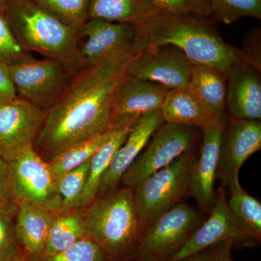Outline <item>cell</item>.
<instances>
[{
  "mask_svg": "<svg viewBox=\"0 0 261 261\" xmlns=\"http://www.w3.org/2000/svg\"><path fill=\"white\" fill-rule=\"evenodd\" d=\"M133 56L132 51L121 53L75 74L46 112L34 141V150L45 162L70 146L111 129L115 93Z\"/></svg>",
  "mask_w": 261,
  "mask_h": 261,
  "instance_id": "1",
  "label": "cell"
},
{
  "mask_svg": "<svg viewBox=\"0 0 261 261\" xmlns=\"http://www.w3.org/2000/svg\"><path fill=\"white\" fill-rule=\"evenodd\" d=\"M212 19L191 15L160 13L135 25L134 55L147 48L171 45L192 64L207 65L226 73L239 60L237 49L225 42Z\"/></svg>",
  "mask_w": 261,
  "mask_h": 261,
  "instance_id": "2",
  "label": "cell"
},
{
  "mask_svg": "<svg viewBox=\"0 0 261 261\" xmlns=\"http://www.w3.org/2000/svg\"><path fill=\"white\" fill-rule=\"evenodd\" d=\"M86 235L112 261L135 256L147 226L141 217L133 189L117 187L84 209Z\"/></svg>",
  "mask_w": 261,
  "mask_h": 261,
  "instance_id": "3",
  "label": "cell"
},
{
  "mask_svg": "<svg viewBox=\"0 0 261 261\" xmlns=\"http://www.w3.org/2000/svg\"><path fill=\"white\" fill-rule=\"evenodd\" d=\"M20 47L57 60L76 71L87 68L78 51L79 31L34 0H14L3 8Z\"/></svg>",
  "mask_w": 261,
  "mask_h": 261,
  "instance_id": "4",
  "label": "cell"
},
{
  "mask_svg": "<svg viewBox=\"0 0 261 261\" xmlns=\"http://www.w3.org/2000/svg\"><path fill=\"white\" fill-rule=\"evenodd\" d=\"M16 95L47 112L59 101L78 72L63 62L35 58L8 65Z\"/></svg>",
  "mask_w": 261,
  "mask_h": 261,
  "instance_id": "5",
  "label": "cell"
},
{
  "mask_svg": "<svg viewBox=\"0 0 261 261\" xmlns=\"http://www.w3.org/2000/svg\"><path fill=\"white\" fill-rule=\"evenodd\" d=\"M195 158L194 149L187 151L134 189L137 207L147 228L160 215L181 202L188 193Z\"/></svg>",
  "mask_w": 261,
  "mask_h": 261,
  "instance_id": "6",
  "label": "cell"
},
{
  "mask_svg": "<svg viewBox=\"0 0 261 261\" xmlns=\"http://www.w3.org/2000/svg\"><path fill=\"white\" fill-rule=\"evenodd\" d=\"M195 137L194 127L163 123L124 173L122 185L134 190L150 175L194 149Z\"/></svg>",
  "mask_w": 261,
  "mask_h": 261,
  "instance_id": "7",
  "label": "cell"
},
{
  "mask_svg": "<svg viewBox=\"0 0 261 261\" xmlns=\"http://www.w3.org/2000/svg\"><path fill=\"white\" fill-rule=\"evenodd\" d=\"M202 215L180 202L158 216L147 226L135 257L162 261L181 248L202 224Z\"/></svg>",
  "mask_w": 261,
  "mask_h": 261,
  "instance_id": "8",
  "label": "cell"
},
{
  "mask_svg": "<svg viewBox=\"0 0 261 261\" xmlns=\"http://www.w3.org/2000/svg\"><path fill=\"white\" fill-rule=\"evenodd\" d=\"M9 166L12 186L15 199L61 212V202L57 192L47 163L34 148L19 155L13 161H7Z\"/></svg>",
  "mask_w": 261,
  "mask_h": 261,
  "instance_id": "9",
  "label": "cell"
},
{
  "mask_svg": "<svg viewBox=\"0 0 261 261\" xmlns=\"http://www.w3.org/2000/svg\"><path fill=\"white\" fill-rule=\"evenodd\" d=\"M261 149V122L231 118L226 122L220 149L217 177L231 193L242 190L239 173L243 163Z\"/></svg>",
  "mask_w": 261,
  "mask_h": 261,
  "instance_id": "10",
  "label": "cell"
},
{
  "mask_svg": "<svg viewBox=\"0 0 261 261\" xmlns=\"http://www.w3.org/2000/svg\"><path fill=\"white\" fill-rule=\"evenodd\" d=\"M46 112L17 96L0 106V155L13 161L29 149L45 118Z\"/></svg>",
  "mask_w": 261,
  "mask_h": 261,
  "instance_id": "11",
  "label": "cell"
},
{
  "mask_svg": "<svg viewBox=\"0 0 261 261\" xmlns=\"http://www.w3.org/2000/svg\"><path fill=\"white\" fill-rule=\"evenodd\" d=\"M209 213L208 218L196 229L186 243L172 255L162 261H180L226 240L247 244L255 242L228 208L226 187L224 185H221L216 193V200Z\"/></svg>",
  "mask_w": 261,
  "mask_h": 261,
  "instance_id": "12",
  "label": "cell"
},
{
  "mask_svg": "<svg viewBox=\"0 0 261 261\" xmlns=\"http://www.w3.org/2000/svg\"><path fill=\"white\" fill-rule=\"evenodd\" d=\"M192 63L171 45L147 48L134 55L126 75L161 84L168 89L187 87Z\"/></svg>",
  "mask_w": 261,
  "mask_h": 261,
  "instance_id": "13",
  "label": "cell"
},
{
  "mask_svg": "<svg viewBox=\"0 0 261 261\" xmlns=\"http://www.w3.org/2000/svg\"><path fill=\"white\" fill-rule=\"evenodd\" d=\"M135 25L89 18L79 32L78 51L87 67L132 51Z\"/></svg>",
  "mask_w": 261,
  "mask_h": 261,
  "instance_id": "14",
  "label": "cell"
},
{
  "mask_svg": "<svg viewBox=\"0 0 261 261\" xmlns=\"http://www.w3.org/2000/svg\"><path fill=\"white\" fill-rule=\"evenodd\" d=\"M225 116L202 128L203 140L198 157L195 158L190 170L189 192L202 211L209 212L214 201L215 182L217 178L220 149L226 124Z\"/></svg>",
  "mask_w": 261,
  "mask_h": 261,
  "instance_id": "15",
  "label": "cell"
},
{
  "mask_svg": "<svg viewBox=\"0 0 261 261\" xmlns=\"http://www.w3.org/2000/svg\"><path fill=\"white\" fill-rule=\"evenodd\" d=\"M164 123L161 110L139 117L126 140L116 151L109 167L103 175L98 188L97 197L118 187L123 175L145 148L154 132Z\"/></svg>",
  "mask_w": 261,
  "mask_h": 261,
  "instance_id": "16",
  "label": "cell"
},
{
  "mask_svg": "<svg viewBox=\"0 0 261 261\" xmlns=\"http://www.w3.org/2000/svg\"><path fill=\"white\" fill-rule=\"evenodd\" d=\"M226 80V110L232 118L260 121V72L238 61L228 68Z\"/></svg>",
  "mask_w": 261,
  "mask_h": 261,
  "instance_id": "17",
  "label": "cell"
},
{
  "mask_svg": "<svg viewBox=\"0 0 261 261\" xmlns=\"http://www.w3.org/2000/svg\"><path fill=\"white\" fill-rule=\"evenodd\" d=\"M169 90L161 84L125 75L115 93L113 122L121 117L140 116L161 110Z\"/></svg>",
  "mask_w": 261,
  "mask_h": 261,
  "instance_id": "18",
  "label": "cell"
},
{
  "mask_svg": "<svg viewBox=\"0 0 261 261\" xmlns=\"http://www.w3.org/2000/svg\"><path fill=\"white\" fill-rule=\"evenodd\" d=\"M58 214L29 202L18 204L15 232L25 257L36 258L42 255L49 228Z\"/></svg>",
  "mask_w": 261,
  "mask_h": 261,
  "instance_id": "19",
  "label": "cell"
},
{
  "mask_svg": "<svg viewBox=\"0 0 261 261\" xmlns=\"http://www.w3.org/2000/svg\"><path fill=\"white\" fill-rule=\"evenodd\" d=\"M139 117H121L113 122L114 128L112 135L89 161L87 183L75 210L86 208L95 200L103 175L109 167L113 155L126 140L132 126Z\"/></svg>",
  "mask_w": 261,
  "mask_h": 261,
  "instance_id": "20",
  "label": "cell"
},
{
  "mask_svg": "<svg viewBox=\"0 0 261 261\" xmlns=\"http://www.w3.org/2000/svg\"><path fill=\"white\" fill-rule=\"evenodd\" d=\"M187 88L215 118L226 111V73L207 65L192 64Z\"/></svg>",
  "mask_w": 261,
  "mask_h": 261,
  "instance_id": "21",
  "label": "cell"
},
{
  "mask_svg": "<svg viewBox=\"0 0 261 261\" xmlns=\"http://www.w3.org/2000/svg\"><path fill=\"white\" fill-rule=\"evenodd\" d=\"M161 110L165 123L201 129L219 119L207 113L187 87L170 89Z\"/></svg>",
  "mask_w": 261,
  "mask_h": 261,
  "instance_id": "22",
  "label": "cell"
},
{
  "mask_svg": "<svg viewBox=\"0 0 261 261\" xmlns=\"http://www.w3.org/2000/svg\"><path fill=\"white\" fill-rule=\"evenodd\" d=\"M161 13L151 0H90L89 18L138 24Z\"/></svg>",
  "mask_w": 261,
  "mask_h": 261,
  "instance_id": "23",
  "label": "cell"
},
{
  "mask_svg": "<svg viewBox=\"0 0 261 261\" xmlns=\"http://www.w3.org/2000/svg\"><path fill=\"white\" fill-rule=\"evenodd\" d=\"M85 236L84 209L59 213L49 228L45 247L41 256L63 251Z\"/></svg>",
  "mask_w": 261,
  "mask_h": 261,
  "instance_id": "24",
  "label": "cell"
},
{
  "mask_svg": "<svg viewBox=\"0 0 261 261\" xmlns=\"http://www.w3.org/2000/svg\"><path fill=\"white\" fill-rule=\"evenodd\" d=\"M113 128V124L111 129L106 133L70 146L48 161V168L53 179L56 181L62 175L82 166L92 159L99 147L112 135Z\"/></svg>",
  "mask_w": 261,
  "mask_h": 261,
  "instance_id": "25",
  "label": "cell"
},
{
  "mask_svg": "<svg viewBox=\"0 0 261 261\" xmlns=\"http://www.w3.org/2000/svg\"><path fill=\"white\" fill-rule=\"evenodd\" d=\"M227 200L228 208L255 242L261 239V204L260 201L243 189L231 193Z\"/></svg>",
  "mask_w": 261,
  "mask_h": 261,
  "instance_id": "26",
  "label": "cell"
},
{
  "mask_svg": "<svg viewBox=\"0 0 261 261\" xmlns=\"http://www.w3.org/2000/svg\"><path fill=\"white\" fill-rule=\"evenodd\" d=\"M89 161L56 180L57 192L61 202L60 213L75 210L87 183Z\"/></svg>",
  "mask_w": 261,
  "mask_h": 261,
  "instance_id": "27",
  "label": "cell"
},
{
  "mask_svg": "<svg viewBox=\"0 0 261 261\" xmlns=\"http://www.w3.org/2000/svg\"><path fill=\"white\" fill-rule=\"evenodd\" d=\"M213 19L231 24L243 18L261 19V0H207Z\"/></svg>",
  "mask_w": 261,
  "mask_h": 261,
  "instance_id": "28",
  "label": "cell"
},
{
  "mask_svg": "<svg viewBox=\"0 0 261 261\" xmlns=\"http://www.w3.org/2000/svg\"><path fill=\"white\" fill-rule=\"evenodd\" d=\"M37 4L80 32L89 19L90 0H34Z\"/></svg>",
  "mask_w": 261,
  "mask_h": 261,
  "instance_id": "29",
  "label": "cell"
},
{
  "mask_svg": "<svg viewBox=\"0 0 261 261\" xmlns=\"http://www.w3.org/2000/svg\"><path fill=\"white\" fill-rule=\"evenodd\" d=\"M28 261H112L92 239L85 236L63 251L48 256L29 258Z\"/></svg>",
  "mask_w": 261,
  "mask_h": 261,
  "instance_id": "30",
  "label": "cell"
},
{
  "mask_svg": "<svg viewBox=\"0 0 261 261\" xmlns=\"http://www.w3.org/2000/svg\"><path fill=\"white\" fill-rule=\"evenodd\" d=\"M33 58L31 53L23 49L17 42L4 12L0 8V61L10 65L30 61Z\"/></svg>",
  "mask_w": 261,
  "mask_h": 261,
  "instance_id": "31",
  "label": "cell"
},
{
  "mask_svg": "<svg viewBox=\"0 0 261 261\" xmlns=\"http://www.w3.org/2000/svg\"><path fill=\"white\" fill-rule=\"evenodd\" d=\"M15 216L0 210V259L3 261L25 257L15 232Z\"/></svg>",
  "mask_w": 261,
  "mask_h": 261,
  "instance_id": "32",
  "label": "cell"
},
{
  "mask_svg": "<svg viewBox=\"0 0 261 261\" xmlns=\"http://www.w3.org/2000/svg\"><path fill=\"white\" fill-rule=\"evenodd\" d=\"M161 13L172 15H191L213 19L207 0H151Z\"/></svg>",
  "mask_w": 261,
  "mask_h": 261,
  "instance_id": "33",
  "label": "cell"
},
{
  "mask_svg": "<svg viewBox=\"0 0 261 261\" xmlns=\"http://www.w3.org/2000/svg\"><path fill=\"white\" fill-rule=\"evenodd\" d=\"M261 32L260 29L250 31L244 39L243 48L237 49L240 61L246 63L261 71Z\"/></svg>",
  "mask_w": 261,
  "mask_h": 261,
  "instance_id": "34",
  "label": "cell"
},
{
  "mask_svg": "<svg viewBox=\"0 0 261 261\" xmlns=\"http://www.w3.org/2000/svg\"><path fill=\"white\" fill-rule=\"evenodd\" d=\"M18 202L12 186L11 176L8 163L0 155V210L16 214Z\"/></svg>",
  "mask_w": 261,
  "mask_h": 261,
  "instance_id": "35",
  "label": "cell"
},
{
  "mask_svg": "<svg viewBox=\"0 0 261 261\" xmlns=\"http://www.w3.org/2000/svg\"><path fill=\"white\" fill-rule=\"evenodd\" d=\"M235 243L231 240L221 242L180 261H233L231 249Z\"/></svg>",
  "mask_w": 261,
  "mask_h": 261,
  "instance_id": "36",
  "label": "cell"
},
{
  "mask_svg": "<svg viewBox=\"0 0 261 261\" xmlns=\"http://www.w3.org/2000/svg\"><path fill=\"white\" fill-rule=\"evenodd\" d=\"M16 97L8 65L0 61V106Z\"/></svg>",
  "mask_w": 261,
  "mask_h": 261,
  "instance_id": "37",
  "label": "cell"
},
{
  "mask_svg": "<svg viewBox=\"0 0 261 261\" xmlns=\"http://www.w3.org/2000/svg\"><path fill=\"white\" fill-rule=\"evenodd\" d=\"M125 261H159L156 259L152 258V257H135L132 258L128 259Z\"/></svg>",
  "mask_w": 261,
  "mask_h": 261,
  "instance_id": "38",
  "label": "cell"
},
{
  "mask_svg": "<svg viewBox=\"0 0 261 261\" xmlns=\"http://www.w3.org/2000/svg\"><path fill=\"white\" fill-rule=\"evenodd\" d=\"M13 1H14V0H0V8L3 9L5 6H7V5Z\"/></svg>",
  "mask_w": 261,
  "mask_h": 261,
  "instance_id": "39",
  "label": "cell"
},
{
  "mask_svg": "<svg viewBox=\"0 0 261 261\" xmlns=\"http://www.w3.org/2000/svg\"><path fill=\"white\" fill-rule=\"evenodd\" d=\"M13 261H28V260H27V257H20V258L16 259V260H14Z\"/></svg>",
  "mask_w": 261,
  "mask_h": 261,
  "instance_id": "40",
  "label": "cell"
},
{
  "mask_svg": "<svg viewBox=\"0 0 261 261\" xmlns=\"http://www.w3.org/2000/svg\"><path fill=\"white\" fill-rule=\"evenodd\" d=\"M0 261H3V260H2L1 259H0Z\"/></svg>",
  "mask_w": 261,
  "mask_h": 261,
  "instance_id": "41",
  "label": "cell"
}]
</instances>
